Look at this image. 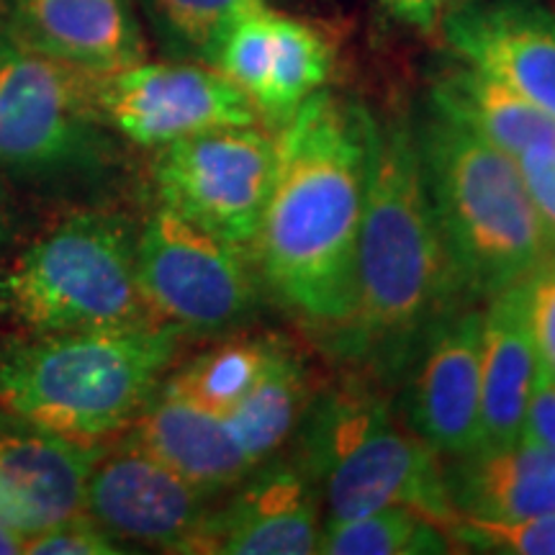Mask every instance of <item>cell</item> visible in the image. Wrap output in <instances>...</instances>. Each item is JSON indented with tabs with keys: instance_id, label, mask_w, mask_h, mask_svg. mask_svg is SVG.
Listing matches in <instances>:
<instances>
[{
	"instance_id": "8992f818",
	"label": "cell",
	"mask_w": 555,
	"mask_h": 555,
	"mask_svg": "<svg viewBox=\"0 0 555 555\" xmlns=\"http://www.w3.org/2000/svg\"><path fill=\"white\" fill-rule=\"evenodd\" d=\"M322 486L327 519L409 506L448 530L457 517L440 453L399 427L384 401L350 386L319 401L307 433V470Z\"/></svg>"
},
{
	"instance_id": "f1b7e54d",
	"label": "cell",
	"mask_w": 555,
	"mask_h": 555,
	"mask_svg": "<svg viewBox=\"0 0 555 555\" xmlns=\"http://www.w3.org/2000/svg\"><path fill=\"white\" fill-rule=\"evenodd\" d=\"M24 553L31 555H119L121 540L95 522L88 512L62 519L26 540Z\"/></svg>"
},
{
	"instance_id": "30bf717a",
	"label": "cell",
	"mask_w": 555,
	"mask_h": 555,
	"mask_svg": "<svg viewBox=\"0 0 555 555\" xmlns=\"http://www.w3.org/2000/svg\"><path fill=\"white\" fill-rule=\"evenodd\" d=\"M93 103L103 127L150 150L260 121L253 101L206 62L142 60L93 75Z\"/></svg>"
},
{
	"instance_id": "8fae6325",
	"label": "cell",
	"mask_w": 555,
	"mask_h": 555,
	"mask_svg": "<svg viewBox=\"0 0 555 555\" xmlns=\"http://www.w3.org/2000/svg\"><path fill=\"white\" fill-rule=\"evenodd\" d=\"M208 496L134 442L95 457L86 512L116 540L189 553L208 515Z\"/></svg>"
},
{
	"instance_id": "9a60e30c",
	"label": "cell",
	"mask_w": 555,
	"mask_h": 555,
	"mask_svg": "<svg viewBox=\"0 0 555 555\" xmlns=\"http://www.w3.org/2000/svg\"><path fill=\"white\" fill-rule=\"evenodd\" d=\"M0 26L29 50L93 75L144 60L131 0H3Z\"/></svg>"
},
{
	"instance_id": "7a4b0ae2",
	"label": "cell",
	"mask_w": 555,
	"mask_h": 555,
	"mask_svg": "<svg viewBox=\"0 0 555 555\" xmlns=\"http://www.w3.org/2000/svg\"><path fill=\"white\" fill-rule=\"evenodd\" d=\"M463 294L433 201L416 134L404 124L367 131L365 204L356 249V304L345 345L380 363H404L414 339Z\"/></svg>"
},
{
	"instance_id": "52a82bcc",
	"label": "cell",
	"mask_w": 555,
	"mask_h": 555,
	"mask_svg": "<svg viewBox=\"0 0 555 555\" xmlns=\"http://www.w3.org/2000/svg\"><path fill=\"white\" fill-rule=\"evenodd\" d=\"M137 286L152 322L180 335L232 327L258 304L253 255L165 206L137 232Z\"/></svg>"
},
{
	"instance_id": "277c9868",
	"label": "cell",
	"mask_w": 555,
	"mask_h": 555,
	"mask_svg": "<svg viewBox=\"0 0 555 555\" xmlns=\"http://www.w3.org/2000/svg\"><path fill=\"white\" fill-rule=\"evenodd\" d=\"M416 144L437 227L463 294L489 301L551 258L555 242L515 157L437 114Z\"/></svg>"
},
{
	"instance_id": "5b68a950",
	"label": "cell",
	"mask_w": 555,
	"mask_h": 555,
	"mask_svg": "<svg viewBox=\"0 0 555 555\" xmlns=\"http://www.w3.org/2000/svg\"><path fill=\"white\" fill-rule=\"evenodd\" d=\"M0 319L18 335L152 322L137 286V232L119 214H69L0 270Z\"/></svg>"
},
{
	"instance_id": "5bb4252c",
	"label": "cell",
	"mask_w": 555,
	"mask_h": 555,
	"mask_svg": "<svg viewBox=\"0 0 555 555\" xmlns=\"http://www.w3.org/2000/svg\"><path fill=\"white\" fill-rule=\"evenodd\" d=\"M221 509H208L189 553L309 555L317 553L322 522L311 478L275 463L255 468L234 486Z\"/></svg>"
},
{
	"instance_id": "ba28073f",
	"label": "cell",
	"mask_w": 555,
	"mask_h": 555,
	"mask_svg": "<svg viewBox=\"0 0 555 555\" xmlns=\"http://www.w3.org/2000/svg\"><path fill=\"white\" fill-rule=\"evenodd\" d=\"M275 168V139L255 127H227L155 150L159 206L214 237L253 249Z\"/></svg>"
},
{
	"instance_id": "d6986e66",
	"label": "cell",
	"mask_w": 555,
	"mask_h": 555,
	"mask_svg": "<svg viewBox=\"0 0 555 555\" xmlns=\"http://www.w3.org/2000/svg\"><path fill=\"white\" fill-rule=\"evenodd\" d=\"M446 466L457 515L519 519L555 515V448L515 442Z\"/></svg>"
},
{
	"instance_id": "4316f807",
	"label": "cell",
	"mask_w": 555,
	"mask_h": 555,
	"mask_svg": "<svg viewBox=\"0 0 555 555\" xmlns=\"http://www.w3.org/2000/svg\"><path fill=\"white\" fill-rule=\"evenodd\" d=\"M453 543L499 555H555V515L491 519L457 515L448 527Z\"/></svg>"
},
{
	"instance_id": "4fadbf2b",
	"label": "cell",
	"mask_w": 555,
	"mask_h": 555,
	"mask_svg": "<svg viewBox=\"0 0 555 555\" xmlns=\"http://www.w3.org/2000/svg\"><path fill=\"white\" fill-rule=\"evenodd\" d=\"M440 26L457 62L555 116V13L522 0H463Z\"/></svg>"
},
{
	"instance_id": "603a6c76",
	"label": "cell",
	"mask_w": 555,
	"mask_h": 555,
	"mask_svg": "<svg viewBox=\"0 0 555 555\" xmlns=\"http://www.w3.org/2000/svg\"><path fill=\"white\" fill-rule=\"evenodd\" d=\"M453 540L440 525L409 506H384L367 515L322 525L317 553L324 555H414L448 553Z\"/></svg>"
},
{
	"instance_id": "d4e9b609",
	"label": "cell",
	"mask_w": 555,
	"mask_h": 555,
	"mask_svg": "<svg viewBox=\"0 0 555 555\" xmlns=\"http://www.w3.org/2000/svg\"><path fill=\"white\" fill-rule=\"evenodd\" d=\"M262 5H268L266 0H147L157 29L170 44L206 65L229 26Z\"/></svg>"
},
{
	"instance_id": "e0dca14e",
	"label": "cell",
	"mask_w": 555,
	"mask_h": 555,
	"mask_svg": "<svg viewBox=\"0 0 555 555\" xmlns=\"http://www.w3.org/2000/svg\"><path fill=\"white\" fill-rule=\"evenodd\" d=\"M127 433L129 442L147 450L208 496L234 489L258 468L234 440L224 414L193 404L165 384Z\"/></svg>"
},
{
	"instance_id": "ffe728a7",
	"label": "cell",
	"mask_w": 555,
	"mask_h": 555,
	"mask_svg": "<svg viewBox=\"0 0 555 555\" xmlns=\"http://www.w3.org/2000/svg\"><path fill=\"white\" fill-rule=\"evenodd\" d=\"M433 103L437 116L515 159L535 147H555V116L463 62L435 80Z\"/></svg>"
},
{
	"instance_id": "d6a6232c",
	"label": "cell",
	"mask_w": 555,
	"mask_h": 555,
	"mask_svg": "<svg viewBox=\"0 0 555 555\" xmlns=\"http://www.w3.org/2000/svg\"><path fill=\"white\" fill-rule=\"evenodd\" d=\"M26 547V535L21 530H16L11 522H5L0 517V555H16L24 553Z\"/></svg>"
},
{
	"instance_id": "83f0119b",
	"label": "cell",
	"mask_w": 555,
	"mask_h": 555,
	"mask_svg": "<svg viewBox=\"0 0 555 555\" xmlns=\"http://www.w3.org/2000/svg\"><path fill=\"white\" fill-rule=\"evenodd\" d=\"M519 294L540 371L555 376V253L519 281Z\"/></svg>"
},
{
	"instance_id": "9c48e42d",
	"label": "cell",
	"mask_w": 555,
	"mask_h": 555,
	"mask_svg": "<svg viewBox=\"0 0 555 555\" xmlns=\"http://www.w3.org/2000/svg\"><path fill=\"white\" fill-rule=\"evenodd\" d=\"M101 127L93 73L29 50L0 26V168H73L93 155Z\"/></svg>"
},
{
	"instance_id": "7402d4cb",
	"label": "cell",
	"mask_w": 555,
	"mask_h": 555,
	"mask_svg": "<svg viewBox=\"0 0 555 555\" xmlns=\"http://www.w3.org/2000/svg\"><path fill=\"white\" fill-rule=\"evenodd\" d=\"M273 29V67H270V82L258 114L281 127L309 95H314L327 82L332 54L327 41L304 21L275 11Z\"/></svg>"
},
{
	"instance_id": "cb8c5ba5",
	"label": "cell",
	"mask_w": 555,
	"mask_h": 555,
	"mask_svg": "<svg viewBox=\"0 0 555 555\" xmlns=\"http://www.w3.org/2000/svg\"><path fill=\"white\" fill-rule=\"evenodd\" d=\"M270 352H273V343H262V339L219 345L193 358L163 384L180 397L191 399L193 404L227 414L260 378Z\"/></svg>"
},
{
	"instance_id": "f546056e",
	"label": "cell",
	"mask_w": 555,
	"mask_h": 555,
	"mask_svg": "<svg viewBox=\"0 0 555 555\" xmlns=\"http://www.w3.org/2000/svg\"><path fill=\"white\" fill-rule=\"evenodd\" d=\"M519 172L540 219L555 242V147H535L517 157Z\"/></svg>"
},
{
	"instance_id": "3957f363",
	"label": "cell",
	"mask_w": 555,
	"mask_h": 555,
	"mask_svg": "<svg viewBox=\"0 0 555 555\" xmlns=\"http://www.w3.org/2000/svg\"><path fill=\"white\" fill-rule=\"evenodd\" d=\"M180 337L157 322L16 332L0 345V409L21 425L99 446L124 433L155 397Z\"/></svg>"
},
{
	"instance_id": "7c38bea8",
	"label": "cell",
	"mask_w": 555,
	"mask_h": 555,
	"mask_svg": "<svg viewBox=\"0 0 555 555\" xmlns=\"http://www.w3.org/2000/svg\"><path fill=\"white\" fill-rule=\"evenodd\" d=\"M406 393L409 429L440 455L463 457L481 442L483 309H450L422 337Z\"/></svg>"
},
{
	"instance_id": "484cf974",
	"label": "cell",
	"mask_w": 555,
	"mask_h": 555,
	"mask_svg": "<svg viewBox=\"0 0 555 555\" xmlns=\"http://www.w3.org/2000/svg\"><path fill=\"white\" fill-rule=\"evenodd\" d=\"M275 11L270 5L245 13L229 26L214 50L208 65L217 67L227 80H232L258 108L270 82L275 47Z\"/></svg>"
},
{
	"instance_id": "ac0fdd59",
	"label": "cell",
	"mask_w": 555,
	"mask_h": 555,
	"mask_svg": "<svg viewBox=\"0 0 555 555\" xmlns=\"http://www.w3.org/2000/svg\"><path fill=\"white\" fill-rule=\"evenodd\" d=\"M538 367L517 283V286L491 296L483 309L481 442H478V450H496L519 442Z\"/></svg>"
},
{
	"instance_id": "44dd1931",
	"label": "cell",
	"mask_w": 555,
	"mask_h": 555,
	"mask_svg": "<svg viewBox=\"0 0 555 555\" xmlns=\"http://www.w3.org/2000/svg\"><path fill=\"white\" fill-rule=\"evenodd\" d=\"M307 409V376L291 352L273 345L255 386L232 406L227 425L253 466H262L294 433Z\"/></svg>"
},
{
	"instance_id": "6da1fadb",
	"label": "cell",
	"mask_w": 555,
	"mask_h": 555,
	"mask_svg": "<svg viewBox=\"0 0 555 555\" xmlns=\"http://www.w3.org/2000/svg\"><path fill=\"white\" fill-rule=\"evenodd\" d=\"M371 116L317 90L278 127L255 268L298 317L345 330L356 304Z\"/></svg>"
},
{
	"instance_id": "1f68e13d",
	"label": "cell",
	"mask_w": 555,
	"mask_h": 555,
	"mask_svg": "<svg viewBox=\"0 0 555 555\" xmlns=\"http://www.w3.org/2000/svg\"><path fill=\"white\" fill-rule=\"evenodd\" d=\"M463 0H380V5L401 24L414 29H433Z\"/></svg>"
},
{
	"instance_id": "836d02e7",
	"label": "cell",
	"mask_w": 555,
	"mask_h": 555,
	"mask_svg": "<svg viewBox=\"0 0 555 555\" xmlns=\"http://www.w3.org/2000/svg\"><path fill=\"white\" fill-rule=\"evenodd\" d=\"M5 240H9V214H5L3 198H0V247H3Z\"/></svg>"
},
{
	"instance_id": "2e32d148",
	"label": "cell",
	"mask_w": 555,
	"mask_h": 555,
	"mask_svg": "<svg viewBox=\"0 0 555 555\" xmlns=\"http://www.w3.org/2000/svg\"><path fill=\"white\" fill-rule=\"evenodd\" d=\"M99 446L24 425L0 435V517L29 540L86 512V489Z\"/></svg>"
},
{
	"instance_id": "4dcf8cb0",
	"label": "cell",
	"mask_w": 555,
	"mask_h": 555,
	"mask_svg": "<svg viewBox=\"0 0 555 555\" xmlns=\"http://www.w3.org/2000/svg\"><path fill=\"white\" fill-rule=\"evenodd\" d=\"M519 440L530 446L555 448V376L540 371L527 404Z\"/></svg>"
}]
</instances>
